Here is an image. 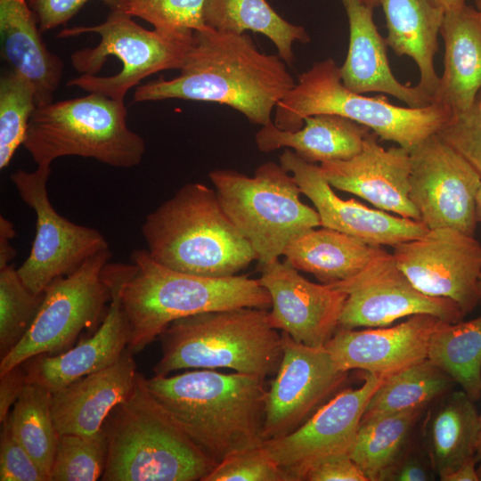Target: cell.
I'll return each instance as SVG.
<instances>
[{
	"instance_id": "6da1fadb",
	"label": "cell",
	"mask_w": 481,
	"mask_h": 481,
	"mask_svg": "<svg viewBox=\"0 0 481 481\" xmlns=\"http://www.w3.org/2000/svg\"><path fill=\"white\" fill-rule=\"evenodd\" d=\"M180 73L138 86L134 102L182 99L216 102L240 112L252 124L265 126L279 102L296 82L279 54L258 50L251 37L217 31L194 32Z\"/></svg>"
},
{
	"instance_id": "7a4b0ae2",
	"label": "cell",
	"mask_w": 481,
	"mask_h": 481,
	"mask_svg": "<svg viewBox=\"0 0 481 481\" xmlns=\"http://www.w3.org/2000/svg\"><path fill=\"white\" fill-rule=\"evenodd\" d=\"M152 396L216 463L263 444L265 377L197 369L146 379Z\"/></svg>"
},
{
	"instance_id": "3957f363",
	"label": "cell",
	"mask_w": 481,
	"mask_h": 481,
	"mask_svg": "<svg viewBox=\"0 0 481 481\" xmlns=\"http://www.w3.org/2000/svg\"><path fill=\"white\" fill-rule=\"evenodd\" d=\"M130 264L118 263L120 298L130 326L127 347L136 354L174 321L209 311L268 309L271 298L258 279L205 277L173 270L135 249Z\"/></svg>"
},
{
	"instance_id": "277c9868",
	"label": "cell",
	"mask_w": 481,
	"mask_h": 481,
	"mask_svg": "<svg viewBox=\"0 0 481 481\" xmlns=\"http://www.w3.org/2000/svg\"><path fill=\"white\" fill-rule=\"evenodd\" d=\"M142 234L154 260L186 273L229 277L257 260L215 189L200 183L184 184L148 214Z\"/></svg>"
},
{
	"instance_id": "5b68a950",
	"label": "cell",
	"mask_w": 481,
	"mask_h": 481,
	"mask_svg": "<svg viewBox=\"0 0 481 481\" xmlns=\"http://www.w3.org/2000/svg\"><path fill=\"white\" fill-rule=\"evenodd\" d=\"M102 429L108 441L103 481H204L217 465L152 396L139 372Z\"/></svg>"
},
{
	"instance_id": "8992f818",
	"label": "cell",
	"mask_w": 481,
	"mask_h": 481,
	"mask_svg": "<svg viewBox=\"0 0 481 481\" xmlns=\"http://www.w3.org/2000/svg\"><path fill=\"white\" fill-rule=\"evenodd\" d=\"M155 376L186 369L227 368L266 377L282 357V338L267 309L239 307L204 312L172 322L159 335Z\"/></svg>"
},
{
	"instance_id": "52a82bcc",
	"label": "cell",
	"mask_w": 481,
	"mask_h": 481,
	"mask_svg": "<svg viewBox=\"0 0 481 481\" xmlns=\"http://www.w3.org/2000/svg\"><path fill=\"white\" fill-rule=\"evenodd\" d=\"M273 122L296 131L306 117L335 114L369 127L381 140L394 142L411 151L436 134L452 115L442 103L420 108L392 104L386 96L369 97L346 88L339 67L332 58L316 61L299 75L294 87L274 109Z\"/></svg>"
},
{
	"instance_id": "ba28073f",
	"label": "cell",
	"mask_w": 481,
	"mask_h": 481,
	"mask_svg": "<svg viewBox=\"0 0 481 481\" xmlns=\"http://www.w3.org/2000/svg\"><path fill=\"white\" fill-rule=\"evenodd\" d=\"M96 33L100 42L72 53L71 63L81 75L67 86L124 101L144 78L167 69H180L193 43L194 32L149 30L124 11H110L93 26L65 28L59 37Z\"/></svg>"
},
{
	"instance_id": "9c48e42d",
	"label": "cell",
	"mask_w": 481,
	"mask_h": 481,
	"mask_svg": "<svg viewBox=\"0 0 481 481\" xmlns=\"http://www.w3.org/2000/svg\"><path fill=\"white\" fill-rule=\"evenodd\" d=\"M124 101L97 93L37 106L22 146L37 165L66 156L94 159L113 167L138 166L145 142L127 126Z\"/></svg>"
},
{
	"instance_id": "30bf717a",
	"label": "cell",
	"mask_w": 481,
	"mask_h": 481,
	"mask_svg": "<svg viewBox=\"0 0 481 481\" xmlns=\"http://www.w3.org/2000/svg\"><path fill=\"white\" fill-rule=\"evenodd\" d=\"M208 177L221 207L251 244L259 264L279 258L295 236L321 226L317 211L302 202L296 180L281 164L263 163L253 176L216 169Z\"/></svg>"
},
{
	"instance_id": "8fae6325",
	"label": "cell",
	"mask_w": 481,
	"mask_h": 481,
	"mask_svg": "<svg viewBox=\"0 0 481 481\" xmlns=\"http://www.w3.org/2000/svg\"><path fill=\"white\" fill-rule=\"evenodd\" d=\"M110 249L72 273L53 280L45 289L39 310L21 340L0 362V375L29 359L65 350L77 336L94 326L110 298L103 269Z\"/></svg>"
},
{
	"instance_id": "7c38bea8",
	"label": "cell",
	"mask_w": 481,
	"mask_h": 481,
	"mask_svg": "<svg viewBox=\"0 0 481 481\" xmlns=\"http://www.w3.org/2000/svg\"><path fill=\"white\" fill-rule=\"evenodd\" d=\"M50 165L33 171L19 169L10 179L22 201L36 214V235L28 257L17 269L26 287L41 294L55 279L69 275L109 243L93 227L75 224L61 216L52 205L47 191Z\"/></svg>"
},
{
	"instance_id": "4fadbf2b",
	"label": "cell",
	"mask_w": 481,
	"mask_h": 481,
	"mask_svg": "<svg viewBox=\"0 0 481 481\" xmlns=\"http://www.w3.org/2000/svg\"><path fill=\"white\" fill-rule=\"evenodd\" d=\"M410 199L429 229L452 228L474 236L481 176L438 135L410 151Z\"/></svg>"
},
{
	"instance_id": "5bb4252c",
	"label": "cell",
	"mask_w": 481,
	"mask_h": 481,
	"mask_svg": "<svg viewBox=\"0 0 481 481\" xmlns=\"http://www.w3.org/2000/svg\"><path fill=\"white\" fill-rule=\"evenodd\" d=\"M281 338V361L266 394L263 442L302 426L340 391L348 376L324 347L306 346L285 332Z\"/></svg>"
},
{
	"instance_id": "9a60e30c",
	"label": "cell",
	"mask_w": 481,
	"mask_h": 481,
	"mask_svg": "<svg viewBox=\"0 0 481 481\" xmlns=\"http://www.w3.org/2000/svg\"><path fill=\"white\" fill-rule=\"evenodd\" d=\"M330 285L347 293L338 329L385 327L421 314L448 322H458L465 316L453 300L415 288L387 251L351 279Z\"/></svg>"
},
{
	"instance_id": "2e32d148",
	"label": "cell",
	"mask_w": 481,
	"mask_h": 481,
	"mask_svg": "<svg viewBox=\"0 0 481 481\" xmlns=\"http://www.w3.org/2000/svg\"><path fill=\"white\" fill-rule=\"evenodd\" d=\"M363 379L359 387L338 392L290 434L263 442L287 481H303L319 461L350 453L366 405L384 378L364 371Z\"/></svg>"
},
{
	"instance_id": "e0dca14e",
	"label": "cell",
	"mask_w": 481,
	"mask_h": 481,
	"mask_svg": "<svg viewBox=\"0 0 481 481\" xmlns=\"http://www.w3.org/2000/svg\"><path fill=\"white\" fill-rule=\"evenodd\" d=\"M395 262L424 294L456 302L465 315L480 302L481 244L452 228L428 230L394 247Z\"/></svg>"
},
{
	"instance_id": "ac0fdd59",
	"label": "cell",
	"mask_w": 481,
	"mask_h": 481,
	"mask_svg": "<svg viewBox=\"0 0 481 481\" xmlns=\"http://www.w3.org/2000/svg\"><path fill=\"white\" fill-rule=\"evenodd\" d=\"M258 268V280L271 298V325L297 342L324 347L338 329L347 293L308 281L287 260L277 258Z\"/></svg>"
},
{
	"instance_id": "d6986e66",
	"label": "cell",
	"mask_w": 481,
	"mask_h": 481,
	"mask_svg": "<svg viewBox=\"0 0 481 481\" xmlns=\"http://www.w3.org/2000/svg\"><path fill=\"white\" fill-rule=\"evenodd\" d=\"M281 166L296 180L301 193L314 204L321 226L358 238L375 246L395 247L420 238L429 230L421 221L373 209L357 200L338 196L319 166L307 162L290 149L279 157Z\"/></svg>"
},
{
	"instance_id": "ffe728a7",
	"label": "cell",
	"mask_w": 481,
	"mask_h": 481,
	"mask_svg": "<svg viewBox=\"0 0 481 481\" xmlns=\"http://www.w3.org/2000/svg\"><path fill=\"white\" fill-rule=\"evenodd\" d=\"M442 322L421 314L393 327L339 328L324 348L342 371L362 370L386 378L428 359L430 337Z\"/></svg>"
},
{
	"instance_id": "44dd1931",
	"label": "cell",
	"mask_w": 481,
	"mask_h": 481,
	"mask_svg": "<svg viewBox=\"0 0 481 481\" xmlns=\"http://www.w3.org/2000/svg\"><path fill=\"white\" fill-rule=\"evenodd\" d=\"M319 168L331 187L363 198L380 210L420 221L410 199V151L400 146L385 149L375 133L370 132L355 157L323 162Z\"/></svg>"
},
{
	"instance_id": "7402d4cb",
	"label": "cell",
	"mask_w": 481,
	"mask_h": 481,
	"mask_svg": "<svg viewBox=\"0 0 481 481\" xmlns=\"http://www.w3.org/2000/svg\"><path fill=\"white\" fill-rule=\"evenodd\" d=\"M103 278L110 304L96 332L75 347L56 355H41L22 363L26 382L37 384L52 394L70 383L114 363L127 347L130 326L122 306L118 263H108Z\"/></svg>"
},
{
	"instance_id": "603a6c76",
	"label": "cell",
	"mask_w": 481,
	"mask_h": 481,
	"mask_svg": "<svg viewBox=\"0 0 481 481\" xmlns=\"http://www.w3.org/2000/svg\"><path fill=\"white\" fill-rule=\"evenodd\" d=\"M137 371L126 347L111 365L86 375L52 395V414L59 435L94 436L132 391Z\"/></svg>"
},
{
	"instance_id": "cb8c5ba5",
	"label": "cell",
	"mask_w": 481,
	"mask_h": 481,
	"mask_svg": "<svg viewBox=\"0 0 481 481\" xmlns=\"http://www.w3.org/2000/svg\"><path fill=\"white\" fill-rule=\"evenodd\" d=\"M348 24L349 45L339 67L344 86L357 94L379 92L394 96L408 107L420 108L433 103L418 86L402 84L393 74L386 40L374 20L373 9L357 0H342Z\"/></svg>"
},
{
	"instance_id": "d4e9b609",
	"label": "cell",
	"mask_w": 481,
	"mask_h": 481,
	"mask_svg": "<svg viewBox=\"0 0 481 481\" xmlns=\"http://www.w3.org/2000/svg\"><path fill=\"white\" fill-rule=\"evenodd\" d=\"M41 33L28 0H0L1 56L33 84L37 106L53 102L63 73L62 61Z\"/></svg>"
},
{
	"instance_id": "484cf974",
	"label": "cell",
	"mask_w": 481,
	"mask_h": 481,
	"mask_svg": "<svg viewBox=\"0 0 481 481\" xmlns=\"http://www.w3.org/2000/svg\"><path fill=\"white\" fill-rule=\"evenodd\" d=\"M440 34L444 44V72L434 102L452 114L467 110L481 90V18L467 4L444 12Z\"/></svg>"
},
{
	"instance_id": "4316f807",
	"label": "cell",
	"mask_w": 481,
	"mask_h": 481,
	"mask_svg": "<svg viewBox=\"0 0 481 481\" xmlns=\"http://www.w3.org/2000/svg\"><path fill=\"white\" fill-rule=\"evenodd\" d=\"M371 129L350 118L335 114L306 117L301 128L287 131L272 121L255 135L261 152L288 148L310 163L346 160L357 155Z\"/></svg>"
},
{
	"instance_id": "83f0119b",
	"label": "cell",
	"mask_w": 481,
	"mask_h": 481,
	"mask_svg": "<svg viewBox=\"0 0 481 481\" xmlns=\"http://www.w3.org/2000/svg\"><path fill=\"white\" fill-rule=\"evenodd\" d=\"M422 428L423 448L440 480L477 453L479 412L463 390L437 399Z\"/></svg>"
},
{
	"instance_id": "f1b7e54d",
	"label": "cell",
	"mask_w": 481,
	"mask_h": 481,
	"mask_svg": "<svg viewBox=\"0 0 481 481\" xmlns=\"http://www.w3.org/2000/svg\"><path fill=\"white\" fill-rule=\"evenodd\" d=\"M387 36L386 43L398 55L417 64L418 87L434 102L440 77L435 68L444 12L431 0H380Z\"/></svg>"
},
{
	"instance_id": "f546056e",
	"label": "cell",
	"mask_w": 481,
	"mask_h": 481,
	"mask_svg": "<svg viewBox=\"0 0 481 481\" xmlns=\"http://www.w3.org/2000/svg\"><path fill=\"white\" fill-rule=\"evenodd\" d=\"M386 252L344 232L322 227L295 236L282 256L298 271L313 274L323 284L345 281Z\"/></svg>"
},
{
	"instance_id": "4dcf8cb0",
	"label": "cell",
	"mask_w": 481,
	"mask_h": 481,
	"mask_svg": "<svg viewBox=\"0 0 481 481\" xmlns=\"http://www.w3.org/2000/svg\"><path fill=\"white\" fill-rule=\"evenodd\" d=\"M203 18L206 25L217 31L265 36L288 65L294 61L293 45L311 40L304 27L286 20L266 0H205Z\"/></svg>"
},
{
	"instance_id": "1f68e13d",
	"label": "cell",
	"mask_w": 481,
	"mask_h": 481,
	"mask_svg": "<svg viewBox=\"0 0 481 481\" xmlns=\"http://www.w3.org/2000/svg\"><path fill=\"white\" fill-rule=\"evenodd\" d=\"M455 381L428 359L383 379L370 398L362 420L415 410L452 391Z\"/></svg>"
},
{
	"instance_id": "d6a6232c",
	"label": "cell",
	"mask_w": 481,
	"mask_h": 481,
	"mask_svg": "<svg viewBox=\"0 0 481 481\" xmlns=\"http://www.w3.org/2000/svg\"><path fill=\"white\" fill-rule=\"evenodd\" d=\"M424 410L362 420L350 457L368 481H382L410 444Z\"/></svg>"
},
{
	"instance_id": "836d02e7",
	"label": "cell",
	"mask_w": 481,
	"mask_h": 481,
	"mask_svg": "<svg viewBox=\"0 0 481 481\" xmlns=\"http://www.w3.org/2000/svg\"><path fill=\"white\" fill-rule=\"evenodd\" d=\"M428 359L444 371L473 400L481 398V315L443 321L432 333Z\"/></svg>"
},
{
	"instance_id": "e575fe53",
	"label": "cell",
	"mask_w": 481,
	"mask_h": 481,
	"mask_svg": "<svg viewBox=\"0 0 481 481\" xmlns=\"http://www.w3.org/2000/svg\"><path fill=\"white\" fill-rule=\"evenodd\" d=\"M52 395L45 387L26 382L4 420L50 480L59 439L52 414Z\"/></svg>"
},
{
	"instance_id": "d590c367",
	"label": "cell",
	"mask_w": 481,
	"mask_h": 481,
	"mask_svg": "<svg viewBox=\"0 0 481 481\" xmlns=\"http://www.w3.org/2000/svg\"><path fill=\"white\" fill-rule=\"evenodd\" d=\"M37 107L36 89L22 74L10 69L0 77V169L22 145L29 119Z\"/></svg>"
},
{
	"instance_id": "8d00e7d4",
	"label": "cell",
	"mask_w": 481,
	"mask_h": 481,
	"mask_svg": "<svg viewBox=\"0 0 481 481\" xmlns=\"http://www.w3.org/2000/svg\"><path fill=\"white\" fill-rule=\"evenodd\" d=\"M43 298L44 292L35 294L26 287L13 265L0 268L1 359L24 337Z\"/></svg>"
},
{
	"instance_id": "74e56055",
	"label": "cell",
	"mask_w": 481,
	"mask_h": 481,
	"mask_svg": "<svg viewBox=\"0 0 481 481\" xmlns=\"http://www.w3.org/2000/svg\"><path fill=\"white\" fill-rule=\"evenodd\" d=\"M108 441L103 429L94 436L59 435L51 481H95L105 469Z\"/></svg>"
},
{
	"instance_id": "f35d334b",
	"label": "cell",
	"mask_w": 481,
	"mask_h": 481,
	"mask_svg": "<svg viewBox=\"0 0 481 481\" xmlns=\"http://www.w3.org/2000/svg\"><path fill=\"white\" fill-rule=\"evenodd\" d=\"M205 0H126L125 12L154 29L187 33L207 29L203 18Z\"/></svg>"
},
{
	"instance_id": "ab89813d",
	"label": "cell",
	"mask_w": 481,
	"mask_h": 481,
	"mask_svg": "<svg viewBox=\"0 0 481 481\" xmlns=\"http://www.w3.org/2000/svg\"><path fill=\"white\" fill-rule=\"evenodd\" d=\"M204 481H287V477L260 444L226 457Z\"/></svg>"
},
{
	"instance_id": "60d3db41",
	"label": "cell",
	"mask_w": 481,
	"mask_h": 481,
	"mask_svg": "<svg viewBox=\"0 0 481 481\" xmlns=\"http://www.w3.org/2000/svg\"><path fill=\"white\" fill-rule=\"evenodd\" d=\"M437 135L481 176V90L465 111L452 114Z\"/></svg>"
},
{
	"instance_id": "b9f144b4",
	"label": "cell",
	"mask_w": 481,
	"mask_h": 481,
	"mask_svg": "<svg viewBox=\"0 0 481 481\" xmlns=\"http://www.w3.org/2000/svg\"><path fill=\"white\" fill-rule=\"evenodd\" d=\"M0 436L1 481H51L37 461L16 439L6 421Z\"/></svg>"
},
{
	"instance_id": "7bdbcfd3",
	"label": "cell",
	"mask_w": 481,
	"mask_h": 481,
	"mask_svg": "<svg viewBox=\"0 0 481 481\" xmlns=\"http://www.w3.org/2000/svg\"><path fill=\"white\" fill-rule=\"evenodd\" d=\"M90 0H28L41 32L68 22ZM110 11H124L126 0H101Z\"/></svg>"
},
{
	"instance_id": "ee69618b",
	"label": "cell",
	"mask_w": 481,
	"mask_h": 481,
	"mask_svg": "<svg viewBox=\"0 0 481 481\" xmlns=\"http://www.w3.org/2000/svg\"><path fill=\"white\" fill-rule=\"evenodd\" d=\"M436 476L424 448L420 450L409 444L382 481H429Z\"/></svg>"
},
{
	"instance_id": "f6af8a7d",
	"label": "cell",
	"mask_w": 481,
	"mask_h": 481,
	"mask_svg": "<svg viewBox=\"0 0 481 481\" xmlns=\"http://www.w3.org/2000/svg\"><path fill=\"white\" fill-rule=\"evenodd\" d=\"M305 480L368 481L348 453L330 456L314 464L307 471Z\"/></svg>"
},
{
	"instance_id": "bcb514c9",
	"label": "cell",
	"mask_w": 481,
	"mask_h": 481,
	"mask_svg": "<svg viewBox=\"0 0 481 481\" xmlns=\"http://www.w3.org/2000/svg\"><path fill=\"white\" fill-rule=\"evenodd\" d=\"M26 384L23 365H18L0 375V422L9 415L10 409L20 396Z\"/></svg>"
},
{
	"instance_id": "7dc6e473",
	"label": "cell",
	"mask_w": 481,
	"mask_h": 481,
	"mask_svg": "<svg viewBox=\"0 0 481 481\" xmlns=\"http://www.w3.org/2000/svg\"><path fill=\"white\" fill-rule=\"evenodd\" d=\"M16 235L13 224L3 216H0V268L11 265L16 256V250L11 240Z\"/></svg>"
},
{
	"instance_id": "c3c4849f",
	"label": "cell",
	"mask_w": 481,
	"mask_h": 481,
	"mask_svg": "<svg viewBox=\"0 0 481 481\" xmlns=\"http://www.w3.org/2000/svg\"><path fill=\"white\" fill-rule=\"evenodd\" d=\"M478 456L476 455L455 469L451 473L447 474L442 481H479V475L477 469Z\"/></svg>"
},
{
	"instance_id": "681fc988",
	"label": "cell",
	"mask_w": 481,
	"mask_h": 481,
	"mask_svg": "<svg viewBox=\"0 0 481 481\" xmlns=\"http://www.w3.org/2000/svg\"><path fill=\"white\" fill-rule=\"evenodd\" d=\"M444 12L459 9L466 4V0H431Z\"/></svg>"
},
{
	"instance_id": "f907efd6",
	"label": "cell",
	"mask_w": 481,
	"mask_h": 481,
	"mask_svg": "<svg viewBox=\"0 0 481 481\" xmlns=\"http://www.w3.org/2000/svg\"><path fill=\"white\" fill-rule=\"evenodd\" d=\"M476 218L477 223H481V185L476 199Z\"/></svg>"
},
{
	"instance_id": "816d5d0a",
	"label": "cell",
	"mask_w": 481,
	"mask_h": 481,
	"mask_svg": "<svg viewBox=\"0 0 481 481\" xmlns=\"http://www.w3.org/2000/svg\"><path fill=\"white\" fill-rule=\"evenodd\" d=\"M480 417V436H479V446L477 451V456H478V461H479V467L477 469L479 479L481 480V412L479 413Z\"/></svg>"
},
{
	"instance_id": "f5cc1de1",
	"label": "cell",
	"mask_w": 481,
	"mask_h": 481,
	"mask_svg": "<svg viewBox=\"0 0 481 481\" xmlns=\"http://www.w3.org/2000/svg\"><path fill=\"white\" fill-rule=\"evenodd\" d=\"M363 4H365L372 9L380 5V0H357Z\"/></svg>"
},
{
	"instance_id": "db71d44e",
	"label": "cell",
	"mask_w": 481,
	"mask_h": 481,
	"mask_svg": "<svg viewBox=\"0 0 481 481\" xmlns=\"http://www.w3.org/2000/svg\"><path fill=\"white\" fill-rule=\"evenodd\" d=\"M474 2H475V8L477 10L481 18V0H474Z\"/></svg>"
},
{
	"instance_id": "11a10c76",
	"label": "cell",
	"mask_w": 481,
	"mask_h": 481,
	"mask_svg": "<svg viewBox=\"0 0 481 481\" xmlns=\"http://www.w3.org/2000/svg\"><path fill=\"white\" fill-rule=\"evenodd\" d=\"M478 291H479V300L481 302V273H480L479 281H478Z\"/></svg>"
}]
</instances>
